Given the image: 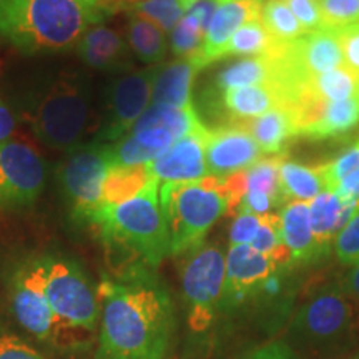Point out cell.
Listing matches in <instances>:
<instances>
[{"label": "cell", "mask_w": 359, "mask_h": 359, "mask_svg": "<svg viewBox=\"0 0 359 359\" xmlns=\"http://www.w3.org/2000/svg\"><path fill=\"white\" fill-rule=\"evenodd\" d=\"M349 359H359V351H358L356 354H354V356H351V358H349Z\"/></svg>", "instance_id": "f6af8a7d"}, {"label": "cell", "mask_w": 359, "mask_h": 359, "mask_svg": "<svg viewBox=\"0 0 359 359\" xmlns=\"http://www.w3.org/2000/svg\"><path fill=\"white\" fill-rule=\"evenodd\" d=\"M198 69L190 58H177L170 64H161L156 70L151 105L187 109L193 105L191 93Z\"/></svg>", "instance_id": "603a6c76"}, {"label": "cell", "mask_w": 359, "mask_h": 359, "mask_svg": "<svg viewBox=\"0 0 359 359\" xmlns=\"http://www.w3.org/2000/svg\"><path fill=\"white\" fill-rule=\"evenodd\" d=\"M47 183V163L34 147L19 140L0 143V212L32 206Z\"/></svg>", "instance_id": "30bf717a"}, {"label": "cell", "mask_w": 359, "mask_h": 359, "mask_svg": "<svg viewBox=\"0 0 359 359\" xmlns=\"http://www.w3.org/2000/svg\"><path fill=\"white\" fill-rule=\"evenodd\" d=\"M243 359H298L296 353L285 341H271L246 354Z\"/></svg>", "instance_id": "60d3db41"}, {"label": "cell", "mask_w": 359, "mask_h": 359, "mask_svg": "<svg viewBox=\"0 0 359 359\" xmlns=\"http://www.w3.org/2000/svg\"><path fill=\"white\" fill-rule=\"evenodd\" d=\"M0 359H47L20 336L0 333Z\"/></svg>", "instance_id": "f35d334b"}, {"label": "cell", "mask_w": 359, "mask_h": 359, "mask_svg": "<svg viewBox=\"0 0 359 359\" xmlns=\"http://www.w3.org/2000/svg\"><path fill=\"white\" fill-rule=\"evenodd\" d=\"M180 269L187 321L193 333H206L222 311L226 257L218 245L203 243L183 255Z\"/></svg>", "instance_id": "ba28073f"}, {"label": "cell", "mask_w": 359, "mask_h": 359, "mask_svg": "<svg viewBox=\"0 0 359 359\" xmlns=\"http://www.w3.org/2000/svg\"><path fill=\"white\" fill-rule=\"evenodd\" d=\"M262 0H218L212 22L205 35V43L200 55L191 60L196 69L203 70L213 62L222 60V52L228 40L240 27L257 20L262 15Z\"/></svg>", "instance_id": "ac0fdd59"}, {"label": "cell", "mask_w": 359, "mask_h": 359, "mask_svg": "<svg viewBox=\"0 0 359 359\" xmlns=\"http://www.w3.org/2000/svg\"><path fill=\"white\" fill-rule=\"evenodd\" d=\"M160 205L167 223L170 255L183 257L205 243L212 226L230 215V200L222 177H208L188 183H165L160 187Z\"/></svg>", "instance_id": "5b68a950"}, {"label": "cell", "mask_w": 359, "mask_h": 359, "mask_svg": "<svg viewBox=\"0 0 359 359\" xmlns=\"http://www.w3.org/2000/svg\"><path fill=\"white\" fill-rule=\"evenodd\" d=\"M290 11L294 13L296 19L299 20L306 32H314V30L323 29V15L320 0H285Z\"/></svg>", "instance_id": "8d00e7d4"}, {"label": "cell", "mask_w": 359, "mask_h": 359, "mask_svg": "<svg viewBox=\"0 0 359 359\" xmlns=\"http://www.w3.org/2000/svg\"><path fill=\"white\" fill-rule=\"evenodd\" d=\"M343 286L344 290L348 291V294L359 304V264H356V266L349 271V275L346 276V280H344Z\"/></svg>", "instance_id": "7bdbcfd3"}, {"label": "cell", "mask_w": 359, "mask_h": 359, "mask_svg": "<svg viewBox=\"0 0 359 359\" xmlns=\"http://www.w3.org/2000/svg\"><path fill=\"white\" fill-rule=\"evenodd\" d=\"M280 190L285 203L311 201L325 190L321 168L308 167L298 161L283 160L280 167Z\"/></svg>", "instance_id": "f1b7e54d"}, {"label": "cell", "mask_w": 359, "mask_h": 359, "mask_svg": "<svg viewBox=\"0 0 359 359\" xmlns=\"http://www.w3.org/2000/svg\"><path fill=\"white\" fill-rule=\"evenodd\" d=\"M276 45V40L264 29L262 19L251 20L236 30L222 52V60L228 57L268 55Z\"/></svg>", "instance_id": "f546056e"}, {"label": "cell", "mask_w": 359, "mask_h": 359, "mask_svg": "<svg viewBox=\"0 0 359 359\" xmlns=\"http://www.w3.org/2000/svg\"><path fill=\"white\" fill-rule=\"evenodd\" d=\"M320 168L325 190L338 193L341 198L359 205V143Z\"/></svg>", "instance_id": "4316f807"}, {"label": "cell", "mask_w": 359, "mask_h": 359, "mask_svg": "<svg viewBox=\"0 0 359 359\" xmlns=\"http://www.w3.org/2000/svg\"><path fill=\"white\" fill-rule=\"evenodd\" d=\"M262 224V217L250 213L236 215L230 228V245H251Z\"/></svg>", "instance_id": "ab89813d"}, {"label": "cell", "mask_w": 359, "mask_h": 359, "mask_svg": "<svg viewBox=\"0 0 359 359\" xmlns=\"http://www.w3.org/2000/svg\"><path fill=\"white\" fill-rule=\"evenodd\" d=\"M323 25L339 30L359 22V0H320Z\"/></svg>", "instance_id": "d590c367"}, {"label": "cell", "mask_w": 359, "mask_h": 359, "mask_svg": "<svg viewBox=\"0 0 359 359\" xmlns=\"http://www.w3.org/2000/svg\"><path fill=\"white\" fill-rule=\"evenodd\" d=\"M308 206L313 236L323 258L330 253L331 243L341 228L346 224L358 205L341 198L338 193L325 190L309 201Z\"/></svg>", "instance_id": "7402d4cb"}, {"label": "cell", "mask_w": 359, "mask_h": 359, "mask_svg": "<svg viewBox=\"0 0 359 359\" xmlns=\"http://www.w3.org/2000/svg\"><path fill=\"white\" fill-rule=\"evenodd\" d=\"M281 268L264 255L258 253L250 245H230L226 253V278L222 309H235L266 293L271 278L280 275Z\"/></svg>", "instance_id": "5bb4252c"}, {"label": "cell", "mask_w": 359, "mask_h": 359, "mask_svg": "<svg viewBox=\"0 0 359 359\" xmlns=\"http://www.w3.org/2000/svg\"><path fill=\"white\" fill-rule=\"evenodd\" d=\"M262 2H264V0H262Z\"/></svg>", "instance_id": "bcb514c9"}, {"label": "cell", "mask_w": 359, "mask_h": 359, "mask_svg": "<svg viewBox=\"0 0 359 359\" xmlns=\"http://www.w3.org/2000/svg\"><path fill=\"white\" fill-rule=\"evenodd\" d=\"M11 308L19 325L40 341H55L64 330L45 296L35 258L22 262L8 281Z\"/></svg>", "instance_id": "7c38bea8"}, {"label": "cell", "mask_w": 359, "mask_h": 359, "mask_svg": "<svg viewBox=\"0 0 359 359\" xmlns=\"http://www.w3.org/2000/svg\"><path fill=\"white\" fill-rule=\"evenodd\" d=\"M111 168V143L92 142L72 148L57 168L58 185L79 223H90L102 206L103 182Z\"/></svg>", "instance_id": "9c48e42d"}, {"label": "cell", "mask_w": 359, "mask_h": 359, "mask_svg": "<svg viewBox=\"0 0 359 359\" xmlns=\"http://www.w3.org/2000/svg\"><path fill=\"white\" fill-rule=\"evenodd\" d=\"M120 2L125 4H137V2H143V0H120Z\"/></svg>", "instance_id": "ee69618b"}, {"label": "cell", "mask_w": 359, "mask_h": 359, "mask_svg": "<svg viewBox=\"0 0 359 359\" xmlns=\"http://www.w3.org/2000/svg\"><path fill=\"white\" fill-rule=\"evenodd\" d=\"M356 95H359V79L343 65L304 80L293 102L298 97H309L321 102H341Z\"/></svg>", "instance_id": "484cf974"}, {"label": "cell", "mask_w": 359, "mask_h": 359, "mask_svg": "<svg viewBox=\"0 0 359 359\" xmlns=\"http://www.w3.org/2000/svg\"><path fill=\"white\" fill-rule=\"evenodd\" d=\"M344 67L359 79V22L338 30Z\"/></svg>", "instance_id": "74e56055"}, {"label": "cell", "mask_w": 359, "mask_h": 359, "mask_svg": "<svg viewBox=\"0 0 359 359\" xmlns=\"http://www.w3.org/2000/svg\"><path fill=\"white\" fill-rule=\"evenodd\" d=\"M156 182L148 165H135V167H111L103 182L102 206H114L123 203L148 185ZM100 206V208H102Z\"/></svg>", "instance_id": "83f0119b"}, {"label": "cell", "mask_w": 359, "mask_h": 359, "mask_svg": "<svg viewBox=\"0 0 359 359\" xmlns=\"http://www.w3.org/2000/svg\"><path fill=\"white\" fill-rule=\"evenodd\" d=\"M248 130L264 155H286V148L296 140V125L288 107H278L257 116L238 122Z\"/></svg>", "instance_id": "cb8c5ba5"}, {"label": "cell", "mask_w": 359, "mask_h": 359, "mask_svg": "<svg viewBox=\"0 0 359 359\" xmlns=\"http://www.w3.org/2000/svg\"><path fill=\"white\" fill-rule=\"evenodd\" d=\"M103 243L123 250L135 262L156 268L170 257V238L160 205L158 182L137 196L114 206H102L90 219Z\"/></svg>", "instance_id": "3957f363"}, {"label": "cell", "mask_w": 359, "mask_h": 359, "mask_svg": "<svg viewBox=\"0 0 359 359\" xmlns=\"http://www.w3.org/2000/svg\"><path fill=\"white\" fill-rule=\"evenodd\" d=\"M259 19L268 34L276 42L290 43L308 34L306 29L294 17V13L286 6L285 0H264Z\"/></svg>", "instance_id": "4dcf8cb0"}, {"label": "cell", "mask_w": 359, "mask_h": 359, "mask_svg": "<svg viewBox=\"0 0 359 359\" xmlns=\"http://www.w3.org/2000/svg\"><path fill=\"white\" fill-rule=\"evenodd\" d=\"M195 2L196 0H143L137 4H127L125 8L128 13L154 22L165 34L170 35L175 25L195 6Z\"/></svg>", "instance_id": "1f68e13d"}, {"label": "cell", "mask_w": 359, "mask_h": 359, "mask_svg": "<svg viewBox=\"0 0 359 359\" xmlns=\"http://www.w3.org/2000/svg\"><path fill=\"white\" fill-rule=\"evenodd\" d=\"M288 109L294 118L296 137L313 142L341 138L359 125V95L341 102L298 97Z\"/></svg>", "instance_id": "4fadbf2b"}, {"label": "cell", "mask_w": 359, "mask_h": 359, "mask_svg": "<svg viewBox=\"0 0 359 359\" xmlns=\"http://www.w3.org/2000/svg\"><path fill=\"white\" fill-rule=\"evenodd\" d=\"M206 167L210 175H226L248 170L262 158V150L241 123H223L208 127Z\"/></svg>", "instance_id": "2e32d148"}, {"label": "cell", "mask_w": 359, "mask_h": 359, "mask_svg": "<svg viewBox=\"0 0 359 359\" xmlns=\"http://www.w3.org/2000/svg\"><path fill=\"white\" fill-rule=\"evenodd\" d=\"M205 35V30L187 13L170 32V48L173 55L177 58L195 60L203 48Z\"/></svg>", "instance_id": "836d02e7"}, {"label": "cell", "mask_w": 359, "mask_h": 359, "mask_svg": "<svg viewBox=\"0 0 359 359\" xmlns=\"http://www.w3.org/2000/svg\"><path fill=\"white\" fill-rule=\"evenodd\" d=\"M286 155L266 156V158H259L257 163L251 165L246 170V175H248V190L246 193L266 195L283 208L286 203L280 190V167Z\"/></svg>", "instance_id": "d6a6232c"}, {"label": "cell", "mask_w": 359, "mask_h": 359, "mask_svg": "<svg viewBox=\"0 0 359 359\" xmlns=\"http://www.w3.org/2000/svg\"><path fill=\"white\" fill-rule=\"evenodd\" d=\"M92 120V90L80 74H64L40 93L29 123L43 145L69 151L82 145Z\"/></svg>", "instance_id": "8992f818"}, {"label": "cell", "mask_w": 359, "mask_h": 359, "mask_svg": "<svg viewBox=\"0 0 359 359\" xmlns=\"http://www.w3.org/2000/svg\"><path fill=\"white\" fill-rule=\"evenodd\" d=\"M98 359H165L175 333V306L154 268L133 262L98 285Z\"/></svg>", "instance_id": "6da1fadb"}, {"label": "cell", "mask_w": 359, "mask_h": 359, "mask_svg": "<svg viewBox=\"0 0 359 359\" xmlns=\"http://www.w3.org/2000/svg\"><path fill=\"white\" fill-rule=\"evenodd\" d=\"M210 128L193 130L167 150L161 151L155 160L148 163L151 175L158 183H188L208 177L206 167V142Z\"/></svg>", "instance_id": "9a60e30c"}, {"label": "cell", "mask_w": 359, "mask_h": 359, "mask_svg": "<svg viewBox=\"0 0 359 359\" xmlns=\"http://www.w3.org/2000/svg\"><path fill=\"white\" fill-rule=\"evenodd\" d=\"M210 105L217 114L218 125H223L257 118L278 107H288V100L278 85H250L210 93Z\"/></svg>", "instance_id": "e0dca14e"}, {"label": "cell", "mask_w": 359, "mask_h": 359, "mask_svg": "<svg viewBox=\"0 0 359 359\" xmlns=\"http://www.w3.org/2000/svg\"><path fill=\"white\" fill-rule=\"evenodd\" d=\"M47 302L67 330L95 331L100 323L98 291L74 259L62 255L35 257Z\"/></svg>", "instance_id": "52a82bcc"}, {"label": "cell", "mask_w": 359, "mask_h": 359, "mask_svg": "<svg viewBox=\"0 0 359 359\" xmlns=\"http://www.w3.org/2000/svg\"><path fill=\"white\" fill-rule=\"evenodd\" d=\"M17 130V116L11 105L0 95V143L11 140Z\"/></svg>", "instance_id": "b9f144b4"}, {"label": "cell", "mask_w": 359, "mask_h": 359, "mask_svg": "<svg viewBox=\"0 0 359 359\" xmlns=\"http://www.w3.org/2000/svg\"><path fill=\"white\" fill-rule=\"evenodd\" d=\"M250 85H278L283 90V70L280 60L271 53L240 58V60L233 62V64L226 65L218 72L212 93L250 87Z\"/></svg>", "instance_id": "ffe728a7"}, {"label": "cell", "mask_w": 359, "mask_h": 359, "mask_svg": "<svg viewBox=\"0 0 359 359\" xmlns=\"http://www.w3.org/2000/svg\"><path fill=\"white\" fill-rule=\"evenodd\" d=\"M158 67L127 72L115 79L107 95V116L95 142L115 143L123 138L151 105V93Z\"/></svg>", "instance_id": "8fae6325"}, {"label": "cell", "mask_w": 359, "mask_h": 359, "mask_svg": "<svg viewBox=\"0 0 359 359\" xmlns=\"http://www.w3.org/2000/svg\"><path fill=\"white\" fill-rule=\"evenodd\" d=\"M354 303L343 283L320 286L294 313L288 346L313 358L333 356L346 349L359 330Z\"/></svg>", "instance_id": "277c9868"}, {"label": "cell", "mask_w": 359, "mask_h": 359, "mask_svg": "<svg viewBox=\"0 0 359 359\" xmlns=\"http://www.w3.org/2000/svg\"><path fill=\"white\" fill-rule=\"evenodd\" d=\"M333 248L341 264H346V266L359 264V205L349 217L346 224L336 235Z\"/></svg>", "instance_id": "e575fe53"}, {"label": "cell", "mask_w": 359, "mask_h": 359, "mask_svg": "<svg viewBox=\"0 0 359 359\" xmlns=\"http://www.w3.org/2000/svg\"><path fill=\"white\" fill-rule=\"evenodd\" d=\"M75 52L87 67L102 72H123L132 67V50L116 30L98 24L90 27Z\"/></svg>", "instance_id": "d6986e66"}, {"label": "cell", "mask_w": 359, "mask_h": 359, "mask_svg": "<svg viewBox=\"0 0 359 359\" xmlns=\"http://www.w3.org/2000/svg\"><path fill=\"white\" fill-rule=\"evenodd\" d=\"M281 236L291 255V264H308L321 259L314 241L309 206L304 201H290L278 213Z\"/></svg>", "instance_id": "44dd1931"}, {"label": "cell", "mask_w": 359, "mask_h": 359, "mask_svg": "<svg viewBox=\"0 0 359 359\" xmlns=\"http://www.w3.org/2000/svg\"><path fill=\"white\" fill-rule=\"evenodd\" d=\"M125 40H127L133 55L143 64L148 67H158L163 64L168 52L167 34L154 22L135 15V13H128L127 39Z\"/></svg>", "instance_id": "d4e9b609"}, {"label": "cell", "mask_w": 359, "mask_h": 359, "mask_svg": "<svg viewBox=\"0 0 359 359\" xmlns=\"http://www.w3.org/2000/svg\"><path fill=\"white\" fill-rule=\"evenodd\" d=\"M120 7V0H0V37L24 53L70 52Z\"/></svg>", "instance_id": "7a4b0ae2"}]
</instances>
